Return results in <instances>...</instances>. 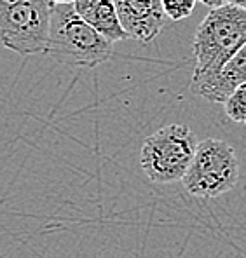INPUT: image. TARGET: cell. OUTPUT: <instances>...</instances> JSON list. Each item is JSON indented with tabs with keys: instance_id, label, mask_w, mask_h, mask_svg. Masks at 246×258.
Listing matches in <instances>:
<instances>
[{
	"instance_id": "obj_1",
	"label": "cell",
	"mask_w": 246,
	"mask_h": 258,
	"mask_svg": "<svg viewBox=\"0 0 246 258\" xmlns=\"http://www.w3.org/2000/svg\"><path fill=\"white\" fill-rule=\"evenodd\" d=\"M246 44V9L224 4L213 7L196 28L192 40L196 67L192 81L218 74Z\"/></svg>"
},
{
	"instance_id": "obj_2",
	"label": "cell",
	"mask_w": 246,
	"mask_h": 258,
	"mask_svg": "<svg viewBox=\"0 0 246 258\" xmlns=\"http://www.w3.org/2000/svg\"><path fill=\"white\" fill-rule=\"evenodd\" d=\"M113 42L77 14L72 4H54L45 54L68 67L96 68L112 58Z\"/></svg>"
},
{
	"instance_id": "obj_3",
	"label": "cell",
	"mask_w": 246,
	"mask_h": 258,
	"mask_svg": "<svg viewBox=\"0 0 246 258\" xmlns=\"http://www.w3.org/2000/svg\"><path fill=\"white\" fill-rule=\"evenodd\" d=\"M198 145V136L191 127L183 124H169L143 140L140 166L154 183H176L187 174Z\"/></svg>"
},
{
	"instance_id": "obj_4",
	"label": "cell",
	"mask_w": 246,
	"mask_h": 258,
	"mask_svg": "<svg viewBox=\"0 0 246 258\" xmlns=\"http://www.w3.org/2000/svg\"><path fill=\"white\" fill-rule=\"evenodd\" d=\"M183 187L191 196L213 199L230 192L239 181V159L230 143L218 138L199 142L185 174Z\"/></svg>"
},
{
	"instance_id": "obj_5",
	"label": "cell",
	"mask_w": 246,
	"mask_h": 258,
	"mask_svg": "<svg viewBox=\"0 0 246 258\" xmlns=\"http://www.w3.org/2000/svg\"><path fill=\"white\" fill-rule=\"evenodd\" d=\"M49 0H21L0 16V44L20 56L45 54L51 28Z\"/></svg>"
},
{
	"instance_id": "obj_6",
	"label": "cell",
	"mask_w": 246,
	"mask_h": 258,
	"mask_svg": "<svg viewBox=\"0 0 246 258\" xmlns=\"http://www.w3.org/2000/svg\"><path fill=\"white\" fill-rule=\"evenodd\" d=\"M115 7L128 39L149 44L166 26L162 0H115Z\"/></svg>"
},
{
	"instance_id": "obj_7",
	"label": "cell",
	"mask_w": 246,
	"mask_h": 258,
	"mask_svg": "<svg viewBox=\"0 0 246 258\" xmlns=\"http://www.w3.org/2000/svg\"><path fill=\"white\" fill-rule=\"evenodd\" d=\"M246 82V44L227 61L218 74L191 81V93L211 103H225L237 86Z\"/></svg>"
},
{
	"instance_id": "obj_8",
	"label": "cell",
	"mask_w": 246,
	"mask_h": 258,
	"mask_svg": "<svg viewBox=\"0 0 246 258\" xmlns=\"http://www.w3.org/2000/svg\"><path fill=\"white\" fill-rule=\"evenodd\" d=\"M77 14L110 42L128 39L117 14L115 0H74Z\"/></svg>"
},
{
	"instance_id": "obj_9",
	"label": "cell",
	"mask_w": 246,
	"mask_h": 258,
	"mask_svg": "<svg viewBox=\"0 0 246 258\" xmlns=\"http://www.w3.org/2000/svg\"><path fill=\"white\" fill-rule=\"evenodd\" d=\"M225 113L230 120L237 124H246V82L237 86L236 89L230 93V96L224 103Z\"/></svg>"
},
{
	"instance_id": "obj_10",
	"label": "cell",
	"mask_w": 246,
	"mask_h": 258,
	"mask_svg": "<svg viewBox=\"0 0 246 258\" xmlns=\"http://www.w3.org/2000/svg\"><path fill=\"white\" fill-rule=\"evenodd\" d=\"M198 0H162V7L169 20L181 21L191 16Z\"/></svg>"
},
{
	"instance_id": "obj_11",
	"label": "cell",
	"mask_w": 246,
	"mask_h": 258,
	"mask_svg": "<svg viewBox=\"0 0 246 258\" xmlns=\"http://www.w3.org/2000/svg\"><path fill=\"white\" fill-rule=\"evenodd\" d=\"M18 2H21V0H0V16H2L6 11H9L13 6H16Z\"/></svg>"
},
{
	"instance_id": "obj_12",
	"label": "cell",
	"mask_w": 246,
	"mask_h": 258,
	"mask_svg": "<svg viewBox=\"0 0 246 258\" xmlns=\"http://www.w3.org/2000/svg\"><path fill=\"white\" fill-rule=\"evenodd\" d=\"M201 4H204V6H210L211 9L213 7H220V6H224V4H227V0H199Z\"/></svg>"
},
{
	"instance_id": "obj_13",
	"label": "cell",
	"mask_w": 246,
	"mask_h": 258,
	"mask_svg": "<svg viewBox=\"0 0 246 258\" xmlns=\"http://www.w3.org/2000/svg\"><path fill=\"white\" fill-rule=\"evenodd\" d=\"M227 4H232L239 9H246V0H227Z\"/></svg>"
},
{
	"instance_id": "obj_14",
	"label": "cell",
	"mask_w": 246,
	"mask_h": 258,
	"mask_svg": "<svg viewBox=\"0 0 246 258\" xmlns=\"http://www.w3.org/2000/svg\"><path fill=\"white\" fill-rule=\"evenodd\" d=\"M74 0H49V4L51 6H54V4H72Z\"/></svg>"
}]
</instances>
